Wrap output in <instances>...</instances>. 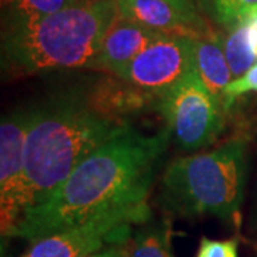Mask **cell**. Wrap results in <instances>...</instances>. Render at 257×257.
<instances>
[{
  "label": "cell",
  "mask_w": 257,
  "mask_h": 257,
  "mask_svg": "<svg viewBox=\"0 0 257 257\" xmlns=\"http://www.w3.org/2000/svg\"><path fill=\"white\" fill-rule=\"evenodd\" d=\"M130 127L132 121L96 107L84 86L64 89L30 107L25 146V214L45 202L86 157Z\"/></svg>",
  "instance_id": "2"
},
{
  "label": "cell",
  "mask_w": 257,
  "mask_h": 257,
  "mask_svg": "<svg viewBox=\"0 0 257 257\" xmlns=\"http://www.w3.org/2000/svg\"><path fill=\"white\" fill-rule=\"evenodd\" d=\"M248 92H257V63L239 79L231 80L224 92V110L233 106L234 100Z\"/></svg>",
  "instance_id": "16"
},
{
  "label": "cell",
  "mask_w": 257,
  "mask_h": 257,
  "mask_svg": "<svg viewBox=\"0 0 257 257\" xmlns=\"http://www.w3.org/2000/svg\"><path fill=\"white\" fill-rule=\"evenodd\" d=\"M200 6H202V9H204V6H206V3H207V0H196Z\"/></svg>",
  "instance_id": "21"
},
{
  "label": "cell",
  "mask_w": 257,
  "mask_h": 257,
  "mask_svg": "<svg viewBox=\"0 0 257 257\" xmlns=\"http://www.w3.org/2000/svg\"><path fill=\"white\" fill-rule=\"evenodd\" d=\"M172 139L162 128L133 127L101 145L42 204L26 211L16 237L36 241L114 211L145 207L156 170Z\"/></svg>",
  "instance_id": "1"
},
{
  "label": "cell",
  "mask_w": 257,
  "mask_h": 257,
  "mask_svg": "<svg viewBox=\"0 0 257 257\" xmlns=\"http://www.w3.org/2000/svg\"><path fill=\"white\" fill-rule=\"evenodd\" d=\"M247 145L233 139L216 150L177 159L166 167L160 202L179 217L216 216L234 221L247 182Z\"/></svg>",
  "instance_id": "4"
},
{
  "label": "cell",
  "mask_w": 257,
  "mask_h": 257,
  "mask_svg": "<svg viewBox=\"0 0 257 257\" xmlns=\"http://www.w3.org/2000/svg\"><path fill=\"white\" fill-rule=\"evenodd\" d=\"M30 109L3 116L0 126V216L2 239L16 237L23 220L25 146Z\"/></svg>",
  "instance_id": "8"
},
{
  "label": "cell",
  "mask_w": 257,
  "mask_h": 257,
  "mask_svg": "<svg viewBox=\"0 0 257 257\" xmlns=\"http://www.w3.org/2000/svg\"><path fill=\"white\" fill-rule=\"evenodd\" d=\"M149 220V206L114 211L36 240L20 257H90L103 248L127 243L132 227Z\"/></svg>",
  "instance_id": "6"
},
{
  "label": "cell",
  "mask_w": 257,
  "mask_h": 257,
  "mask_svg": "<svg viewBox=\"0 0 257 257\" xmlns=\"http://www.w3.org/2000/svg\"><path fill=\"white\" fill-rule=\"evenodd\" d=\"M246 25H247L248 43H250V47L257 59V13H254L253 16H250L246 20Z\"/></svg>",
  "instance_id": "18"
},
{
  "label": "cell",
  "mask_w": 257,
  "mask_h": 257,
  "mask_svg": "<svg viewBox=\"0 0 257 257\" xmlns=\"http://www.w3.org/2000/svg\"><path fill=\"white\" fill-rule=\"evenodd\" d=\"M204 10L229 30L257 13V0H207Z\"/></svg>",
  "instance_id": "14"
},
{
  "label": "cell",
  "mask_w": 257,
  "mask_h": 257,
  "mask_svg": "<svg viewBox=\"0 0 257 257\" xmlns=\"http://www.w3.org/2000/svg\"><path fill=\"white\" fill-rule=\"evenodd\" d=\"M194 39L184 35H163L146 47L119 77L160 97L184 76L196 70Z\"/></svg>",
  "instance_id": "7"
},
{
  "label": "cell",
  "mask_w": 257,
  "mask_h": 257,
  "mask_svg": "<svg viewBox=\"0 0 257 257\" xmlns=\"http://www.w3.org/2000/svg\"><path fill=\"white\" fill-rule=\"evenodd\" d=\"M223 47L233 80L247 73L256 63V56L248 43L246 22L236 28L229 29L227 35L223 37Z\"/></svg>",
  "instance_id": "13"
},
{
  "label": "cell",
  "mask_w": 257,
  "mask_h": 257,
  "mask_svg": "<svg viewBox=\"0 0 257 257\" xmlns=\"http://www.w3.org/2000/svg\"><path fill=\"white\" fill-rule=\"evenodd\" d=\"M196 257H237V240L202 237Z\"/></svg>",
  "instance_id": "17"
},
{
  "label": "cell",
  "mask_w": 257,
  "mask_h": 257,
  "mask_svg": "<svg viewBox=\"0 0 257 257\" xmlns=\"http://www.w3.org/2000/svg\"><path fill=\"white\" fill-rule=\"evenodd\" d=\"M176 147L194 153L216 142L224 126V110L193 70L157 99Z\"/></svg>",
  "instance_id": "5"
},
{
  "label": "cell",
  "mask_w": 257,
  "mask_h": 257,
  "mask_svg": "<svg viewBox=\"0 0 257 257\" xmlns=\"http://www.w3.org/2000/svg\"><path fill=\"white\" fill-rule=\"evenodd\" d=\"M194 59L200 79L224 110V92L233 80V76L224 55L223 36L209 33L206 36L196 37Z\"/></svg>",
  "instance_id": "11"
},
{
  "label": "cell",
  "mask_w": 257,
  "mask_h": 257,
  "mask_svg": "<svg viewBox=\"0 0 257 257\" xmlns=\"http://www.w3.org/2000/svg\"><path fill=\"white\" fill-rule=\"evenodd\" d=\"M77 3H80V0H10L9 18H45Z\"/></svg>",
  "instance_id": "15"
},
{
  "label": "cell",
  "mask_w": 257,
  "mask_h": 257,
  "mask_svg": "<svg viewBox=\"0 0 257 257\" xmlns=\"http://www.w3.org/2000/svg\"><path fill=\"white\" fill-rule=\"evenodd\" d=\"M117 16V0H87L45 18H8L2 66L16 76L94 69Z\"/></svg>",
  "instance_id": "3"
},
{
  "label": "cell",
  "mask_w": 257,
  "mask_h": 257,
  "mask_svg": "<svg viewBox=\"0 0 257 257\" xmlns=\"http://www.w3.org/2000/svg\"><path fill=\"white\" fill-rule=\"evenodd\" d=\"M119 15L163 35L202 37L209 29L200 15H187L167 0H117Z\"/></svg>",
  "instance_id": "9"
},
{
  "label": "cell",
  "mask_w": 257,
  "mask_h": 257,
  "mask_svg": "<svg viewBox=\"0 0 257 257\" xmlns=\"http://www.w3.org/2000/svg\"><path fill=\"white\" fill-rule=\"evenodd\" d=\"M167 2H170L173 6H176L177 9H180L187 15H199L196 10V5H194L196 0H167Z\"/></svg>",
  "instance_id": "20"
},
{
  "label": "cell",
  "mask_w": 257,
  "mask_h": 257,
  "mask_svg": "<svg viewBox=\"0 0 257 257\" xmlns=\"http://www.w3.org/2000/svg\"><path fill=\"white\" fill-rule=\"evenodd\" d=\"M126 243L119 244V246H110L94 253L90 257H126Z\"/></svg>",
  "instance_id": "19"
},
{
  "label": "cell",
  "mask_w": 257,
  "mask_h": 257,
  "mask_svg": "<svg viewBox=\"0 0 257 257\" xmlns=\"http://www.w3.org/2000/svg\"><path fill=\"white\" fill-rule=\"evenodd\" d=\"M80 2H87V0H80Z\"/></svg>",
  "instance_id": "22"
},
{
  "label": "cell",
  "mask_w": 257,
  "mask_h": 257,
  "mask_svg": "<svg viewBox=\"0 0 257 257\" xmlns=\"http://www.w3.org/2000/svg\"><path fill=\"white\" fill-rule=\"evenodd\" d=\"M126 257H175L169 219L143 223L126 243Z\"/></svg>",
  "instance_id": "12"
},
{
  "label": "cell",
  "mask_w": 257,
  "mask_h": 257,
  "mask_svg": "<svg viewBox=\"0 0 257 257\" xmlns=\"http://www.w3.org/2000/svg\"><path fill=\"white\" fill-rule=\"evenodd\" d=\"M162 36L163 33L140 26L119 15L104 35L94 69L119 77L146 47Z\"/></svg>",
  "instance_id": "10"
}]
</instances>
